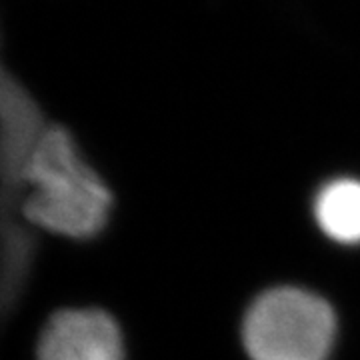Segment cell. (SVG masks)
Returning <instances> with one entry per match:
<instances>
[{
    "label": "cell",
    "mask_w": 360,
    "mask_h": 360,
    "mask_svg": "<svg viewBox=\"0 0 360 360\" xmlns=\"http://www.w3.org/2000/svg\"><path fill=\"white\" fill-rule=\"evenodd\" d=\"M115 196L82 156L70 130L49 124L22 174L20 220L32 231L94 240L108 226Z\"/></svg>",
    "instance_id": "obj_1"
},
{
    "label": "cell",
    "mask_w": 360,
    "mask_h": 360,
    "mask_svg": "<svg viewBox=\"0 0 360 360\" xmlns=\"http://www.w3.org/2000/svg\"><path fill=\"white\" fill-rule=\"evenodd\" d=\"M37 360H124L120 326L106 310H58L40 333Z\"/></svg>",
    "instance_id": "obj_4"
},
{
    "label": "cell",
    "mask_w": 360,
    "mask_h": 360,
    "mask_svg": "<svg viewBox=\"0 0 360 360\" xmlns=\"http://www.w3.org/2000/svg\"><path fill=\"white\" fill-rule=\"evenodd\" d=\"M312 214L324 236L342 246H360V180L342 176L322 184Z\"/></svg>",
    "instance_id": "obj_5"
},
{
    "label": "cell",
    "mask_w": 360,
    "mask_h": 360,
    "mask_svg": "<svg viewBox=\"0 0 360 360\" xmlns=\"http://www.w3.org/2000/svg\"><path fill=\"white\" fill-rule=\"evenodd\" d=\"M335 338L333 307L298 286L264 290L243 321V345L250 360H328Z\"/></svg>",
    "instance_id": "obj_2"
},
{
    "label": "cell",
    "mask_w": 360,
    "mask_h": 360,
    "mask_svg": "<svg viewBox=\"0 0 360 360\" xmlns=\"http://www.w3.org/2000/svg\"><path fill=\"white\" fill-rule=\"evenodd\" d=\"M46 120L39 103L11 70H2L0 82V200L2 220L20 217L22 174L34 153Z\"/></svg>",
    "instance_id": "obj_3"
}]
</instances>
